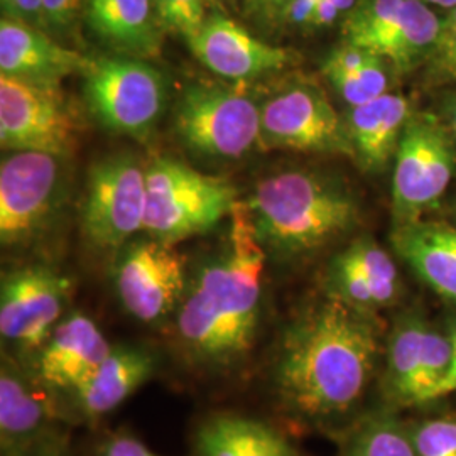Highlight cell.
Wrapping results in <instances>:
<instances>
[{
	"label": "cell",
	"mask_w": 456,
	"mask_h": 456,
	"mask_svg": "<svg viewBox=\"0 0 456 456\" xmlns=\"http://www.w3.org/2000/svg\"><path fill=\"white\" fill-rule=\"evenodd\" d=\"M342 12L335 7V4L333 2H330V0H318V4H316V9H314V12H313V16H311L310 24L311 28H326V26H331L338 16H340Z\"/></svg>",
	"instance_id": "cell-39"
},
{
	"label": "cell",
	"mask_w": 456,
	"mask_h": 456,
	"mask_svg": "<svg viewBox=\"0 0 456 456\" xmlns=\"http://www.w3.org/2000/svg\"><path fill=\"white\" fill-rule=\"evenodd\" d=\"M92 60L75 49L61 46L51 34L31 24L2 17L0 73L36 82L61 83L85 73Z\"/></svg>",
	"instance_id": "cell-18"
},
{
	"label": "cell",
	"mask_w": 456,
	"mask_h": 456,
	"mask_svg": "<svg viewBox=\"0 0 456 456\" xmlns=\"http://www.w3.org/2000/svg\"><path fill=\"white\" fill-rule=\"evenodd\" d=\"M0 5L2 17L26 22L46 31L43 19V0H0Z\"/></svg>",
	"instance_id": "cell-34"
},
{
	"label": "cell",
	"mask_w": 456,
	"mask_h": 456,
	"mask_svg": "<svg viewBox=\"0 0 456 456\" xmlns=\"http://www.w3.org/2000/svg\"><path fill=\"white\" fill-rule=\"evenodd\" d=\"M448 337H450L452 348H453L452 365H450L448 374L441 380L440 386L436 387V391L433 394V401H436V399H440V397H444V395H448V394H452V392H456V323L450 328ZM433 401H431V403H433Z\"/></svg>",
	"instance_id": "cell-38"
},
{
	"label": "cell",
	"mask_w": 456,
	"mask_h": 456,
	"mask_svg": "<svg viewBox=\"0 0 456 456\" xmlns=\"http://www.w3.org/2000/svg\"><path fill=\"white\" fill-rule=\"evenodd\" d=\"M265 250L244 201L230 215L224 247L188 276L175 314L183 360L207 375L242 370L259 338Z\"/></svg>",
	"instance_id": "cell-2"
},
{
	"label": "cell",
	"mask_w": 456,
	"mask_h": 456,
	"mask_svg": "<svg viewBox=\"0 0 456 456\" xmlns=\"http://www.w3.org/2000/svg\"><path fill=\"white\" fill-rule=\"evenodd\" d=\"M63 171L58 156L9 151L0 164V240L12 247L33 240L58 210Z\"/></svg>",
	"instance_id": "cell-12"
},
{
	"label": "cell",
	"mask_w": 456,
	"mask_h": 456,
	"mask_svg": "<svg viewBox=\"0 0 456 456\" xmlns=\"http://www.w3.org/2000/svg\"><path fill=\"white\" fill-rule=\"evenodd\" d=\"M200 63L228 80H254L294 63V54L254 37L224 14L207 16L188 43Z\"/></svg>",
	"instance_id": "cell-16"
},
{
	"label": "cell",
	"mask_w": 456,
	"mask_h": 456,
	"mask_svg": "<svg viewBox=\"0 0 456 456\" xmlns=\"http://www.w3.org/2000/svg\"><path fill=\"white\" fill-rule=\"evenodd\" d=\"M58 399L33 374V370L2 350L0 357V452L16 456L34 443L56 433L61 419Z\"/></svg>",
	"instance_id": "cell-14"
},
{
	"label": "cell",
	"mask_w": 456,
	"mask_h": 456,
	"mask_svg": "<svg viewBox=\"0 0 456 456\" xmlns=\"http://www.w3.org/2000/svg\"><path fill=\"white\" fill-rule=\"evenodd\" d=\"M403 4L404 0H359L343 20L345 43L379 56Z\"/></svg>",
	"instance_id": "cell-25"
},
{
	"label": "cell",
	"mask_w": 456,
	"mask_h": 456,
	"mask_svg": "<svg viewBox=\"0 0 456 456\" xmlns=\"http://www.w3.org/2000/svg\"><path fill=\"white\" fill-rule=\"evenodd\" d=\"M112 345L95 322L80 311L68 313L29 369L56 397H68L110 354Z\"/></svg>",
	"instance_id": "cell-15"
},
{
	"label": "cell",
	"mask_w": 456,
	"mask_h": 456,
	"mask_svg": "<svg viewBox=\"0 0 456 456\" xmlns=\"http://www.w3.org/2000/svg\"><path fill=\"white\" fill-rule=\"evenodd\" d=\"M254 233L281 259L306 256L355 225L359 208L342 184L310 171L262 180L244 201Z\"/></svg>",
	"instance_id": "cell-3"
},
{
	"label": "cell",
	"mask_w": 456,
	"mask_h": 456,
	"mask_svg": "<svg viewBox=\"0 0 456 456\" xmlns=\"http://www.w3.org/2000/svg\"><path fill=\"white\" fill-rule=\"evenodd\" d=\"M453 348L448 335L426 325L423 335V354L416 382V406L433 401V394L446 377L452 365Z\"/></svg>",
	"instance_id": "cell-28"
},
{
	"label": "cell",
	"mask_w": 456,
	"mask_h": 456,
	"mask_svg": "<svg viewBox=\"0 0 456 456\" xmlns=\"http://www.w3.org/2000/svg\"><path fill=\"white\" fill-rule=\"evenodd\" d=\"M186 259L176 245L147 237L117 250L115 293L124 310L146 325L176 314L188 286Z\"/></svg>",
	"instance_id": "cell-11"
},
{
	"label": "cell",
	"mask_w": 456,
	"mask_h": 456,
	"mask_svg": "<svg viewBox=\"0 0 456 456\" xmlns=\"http://www.w3.org/2000/svg\"><path fill=\"white\" fill-rule=\"evenodd\" d=\"M408 100L386 94L350 107L345 118L354 156L369 171H380L399 146L409 120Z\"/></svg>",
	"instance_id": "cell-20"
},
{
	"label": "cell",
	"mask_w": 456,
	"mask_h": 456,
	"mask_svg": "<svg viewBox=\"0 0 456 456\" xmlns=\"http://www.w3.org/2000/svg\"><path fill=\"white\" fill-rule=\"evenodd\" d=\"M175 129L198 154L239 159L259 144L261 107L239 92L195 83L176 103Z\"/></svg>",
	"instance_id": "cell-7"
},
{
	"label": "cell",
	"mask_w": 456,
	"mask_h": 456,
	"mask_svg": "<svg viewBox=\"0 0 456 456\" xmlns=\"http://www.w3.org/2000/svg\"><path fill=\"white\" fill-rule=\"evenodd\" d=\"M86 0H43V19L46 33H68L77 19L85 12Z\"/></svg>",
	"instance_id": "cell-32"
},
{
	"label": "cell",
	"mask_w": 456,
	"mask_h": 456,
	"mask_svg": "<svg viewBox=\"0 0 456 456\" xmlns=\"http://www.w3.org/2000/svg\"><path fill=\"white\" fill-rule=\"evenodd\" d=\"M426 4H433L438 7H444V9H455L456 0H423Z\"/></svg>",
	"instance_id": "cell-41"
},
{
	"label": "cell",
	"mask_w": 456,
	"mask_h": 456,
	"mask_svg": "<svg viewBox=\"0 0 456 456\" xmlns=\"http://www.w3.org/2000/svg\"><path fill=\"white\" fill-rule=\"evenodd\" d=\"M94 456H161L129 433H114L98 443Z\"/></svg>",
	"instance_id": "cell-33"
},
{
	"label": "cell",
	"mask_w": 456,
	"mask_h": 456,
	"mask_svg": "<svg viewBox=\"0 0 456 456\" xmlns=\"http://www.w3.org/2000/svg\"><path fill=\"white\" fill-rule=\"evenodd\" d=\"M342 456H418L411 428L391 414H375L360 424Z\"/></svg>",
	"instance_id": "cell-26"
},
{
	"label": "cell",
	"mask_w": 456,
	"mask_h": 456,
	"mask_svg": "<svg viewBox=\"0 0 456 456\" xmlns=\"http://www.w3.org/2000/svg\"><path fill=\"white\" fill-rule=\"evenodd\" d=\"M146 167L131 154L98 161L88 175L83 198L82 228L86 240L102 250H120L144 232Z\"/></svg>",
	"instance_id": "cell-9"
},
{
	"label": "cell",
	"mask_w": 456,
	"mask_h": 456,
	"mask_svg": "<svg viewBox=\"0 0 456 456\" xmlns=\"http://www.w3.org/2000/svg\"><path fill=\"white\" fill-rule=\"evenodd\" d=\"M146 175L144 233L164 244L178 245L207 233L239 203L230 181L198 173L171 158L154 159Z\"/></svg>",
	"instance_id": "cell-4"
},
{
	"label": "cell",
	"mask_w": 456,
	"mask_h": 456,
	"mask_svg": "<svg viewBox=\"0 0 456 456\" xmlns=\"http://www.w3.org/2000/svg\"><path fill=\"white\" fill-rule=\"evenodd\" d=\"M83 95L90 112L114 134L146 139L161 118L167 86L163 73L146 60L103 56L83 73Z\"/></svg>",
	"instance_id": "cell-5"
},
{
	"label": "cell",
	"mask_w": 456,
	"mask_h": 456,
	"mask_svg": "<svg viewBox=\"0 0 456 456\" xmlns=\"http://www.w3.org/2000/svg\"><path fill=\"white\" fill-rule=\"evenodd\" d=\"M193 456H299L293 443L261 419L220 412L196 428Z\"/></svg>",
	"instance_id": "cell-22"
},
{
	"label": "cell",
	"mask_w": 456,
	"mask_h": 456,
	"mask_svg": "<svg viewBox=\"0 0 456 456\" xmlns=\"http://www.w3.org/2000/svg\"><path fill=\"white\" fill-rule=\"evenodd\" d=\"M259 146L354 156L345 120L313 85L288 86L262 103Z\"/></svg>",
	"instance_id": "cell-13"
},
{
	"label": "cell",
	"mask_w": 456,
	"mask_h": 456,
	"mask_svg": "<svg viewBox=\"0 0 456 456\" xmlns=\"http://www.w3.org/2000/svg\"><path fill=\"white\" fill-rule=\"evenodd\" d=\"M85 19L118 54L154 58L163 43V24L154 0H86Z\"/></svg>",
	"instance_id": "cell-19"
},
{
	"label": "cell",
	"mask_w": 456,
	"mask_h": 456,
	"mask_svg": "<svg viewBox=\"0 0 456 456\" xmlns=\"http://www.w3.org/2000/svg\"><path fill=\"white\" fill-rule=\"evenodd\" d=\"M429 60L436 77L456 82V7L441 20L440 34Z\"/></svg>",
	"instance_id": "cell-31"
},
{
	"label": "cell",
	"mask_w": 456,
	"mask_h": 456,
	"mask_svg": "<svg viewBox=\"0 0 456 456\" xmlns=\"http://www.w3.org/2000/svg\"><path fill=\"white\" fill-rule=\"evenodd\" d=\"M418 456H456V418L428 419L411 428Z\"/></svg>",
	"instance_id": "cell-30"
},
{
	"label": "cell",
	"mask_w": 456,
	"mask_h": 456,
	"mask_svg": "<svg viewBox=\"0 0 456 456\" xmlns=\"http://www.w3.org/2000/svg\"><path fill=\"white\" fill-rule=\"evenodd\" d=\"M80 118L61 83L0 75V144L7 151H39L58 158L78 139Z\"/></svg>",
	"instance_id": "cell-8"
},
{
	"label": "cell",
	"mask_w": 456,
	"mask_h": 456,
	"mask_svg": "<svg viewBox=\"0 0 456 456\" xmlns=\"http://www.w3.org/2000/svg\"><path fill=\"white\" fill-rule=\"evenodd\" d=\"M455 147L433 115L409 117L395 151L394 212L401 224L418 222L446 193L455 173ZM399 224V225H401Z\"/></svg>",
	"instance_id": "cell-10"
},
{
	"label": "cell",
	"mask_w": 456,
	"mask_h": 456,
	"mask_svg": "<svg viewBox=\"0 0 456 456\" xmlns=\"http://www.w3.org/2000/svg\"><path fill=\"white\" fill-rule=\"evenodd\" d=\"M159 357L144 345H112L110 354L71 392L66 401L85 421H98L120 408L149 382Z\"/></svg>",
	"instance_id": "cell-17"
},
{
	"label": "cell",
	"mask_w": 456,
	"mask_h": 456,
	"mask_svg": "<svg viewBox=\"0 0 456 456\" xmlns=\"http://www.w3.org/2000/svg\"><path fill=\"white\" fill-rule=\"evenodd\" d=\"M441 20L423 0H404L397 20L387 34L379 56L395 69H409L429 56L440 34Z\"/></svg>",
	"instance_id": "cell-24"
},
{
	"label": "cell",
	"mask_w": 456,
	"mask_h": 456,
	"mask_svg": "<svg viewBox=\"0 0 456 456\" xmlns=\"http://www.w3.org/2000/svg\"><path fill=\"white\" fill-rule=\"evenodd\" d=\"M426 325L414 314L395 322L387 343L384 392L394 404L416 406V382L423 354Z\"/></svg>",
	"instance_id": "cell-23"
},
{
	"label": "cell",
	"mask_w": 456,
	"mask_h": 456,
	"mask_svg": "<svg viewBox=\"0 0 456 456\" xmlns=\"http://www.w3.org/2000/svg\"><path fill=\"white\" fill-rule=\"evenodd\" d=\"M291 0H245L247 11L254 16L264 17V19H273V17H281L284 7Z\"/></svg>",
	"instance_id": "cell-37"
},
{
	"label": "cell",
	"mask_w": 456,
	"mask_h": 456,
	"mask_svg": "<svg viewBox=\"0 0 456 456\" xmlns=\"http://www.w3.org/2000/svg\"><path fill=\"white\" fill-rule=\"evenodd\" d=\"M450 117H452V126H453V132H455L456 135V102L453 103V107H452V114H450Z\"/></svg>",
	"instance_id": "cell-42"
},
{
	"label": "cell",
	"mask_w": 456,
	"mask_h": 456,
	"mask_svg": "<svg viewBox=\"0 0 456 456\" xmlns=\"http://www.w3.org/2000/svg\"><path fill=\"white\" fill-rule=\"evenodd\" d=\"M316 4L318 0H291L284 7L281 19L291 26H308Z\"/></svg>",
	"instance_id": "cell-36"
},
{
	"label": "cell",
	"mask_w": 456,
	"mask_h": 456,
	"mask_svg": "<svg viewBox=\"0 0 456 456\" xmlns=\"http://www.w3.org/2000/svg\"><path fill=\"white\" fill-rule=\"evenodd\" d=\"M71 281L45 264H31L2 274L0 335L5 352L31 365L65 318Z\"/></svg>",
	"instance_id": "cell-6"
},
{
	"label": "cell",
	"mask_w": 456,
	"mask_h": 456,
	"mask_svg": "<svg viewBox=\"0 0 456 456\" xmlns=\"http://www.w3.org/2000/svg\"><path fill=\"white\" fill-rule=\"evenodd\" d=\"M392 244L429 288L456 305V227L419 220L401 224Z\"/></svg>",
	"instance_id": "cell-21"
},
{
	"label": "cell",
	"mask_w": 456,
	"mask_h": 456,
	"mask_svg": "<svg viewBox=\"0 0 456 456\" xmlns=\"http://www.w3.org/2000/svg\"><path fill=\"white\" fill-rule=\"evenodd\" d=\"M335 4V7L340 11V12H350L354 9V5L357 4V0H330Z\"/></svg>",
	"instance_id": "cell-40"
},
{
	"label": "cell",
	"mask_w": 456,
	"mask_h": 456,
	"mask_svg": "<svg viewBox=\"0 0 456 456\" xmlns=\"http://www.w3.org/2000/svg\"><path fill=\"white\" fill-rule=\"evenodd\" d=\"M379 331L369 313L331 296L282 333L269 367L279 408L303 423L342 419L359 406L374 374Z\"/></svg>",
	"instance_id": "cell-1"
},
{
	"label": "cell",
	"mask_w": 456,
	"mask_h": 456,
	"mask_svg": "<svg viewBox=\"0 0 456 456\" xmlns=\"http://www.w3.org/2000/svg\"><path fill=\"white\" fill-rule=\"evenodd\" d=\"M164 31L180 34L190 43L201 29L207 14L203 0H154Z\"/></svg>",
	"instance_id": "cell-29"
},
{
	"label": "cell",
	"mask_w": 456,
	"mask_h": 456,
	"mask_svg": "<svg viewBox=\"0 0 456 456\" xmlns=\"http://www.w3.org/2000/svg\"><path fill=\"white\" fill-rule=\"evenodd\" d=\"M338 257L369 279L375 306L394 301L397 296V269L391 256L380 245L372 239H359Z\"/></svg>",
	"instance_id": "cell-27"
},
{
	"label": "cell",
	"mask_w": 456,
	"mask_h": 456,
	"mask_svg": "<svg viewBox=\"0 0 456 456\" xmlns=\"http://www.w3.org/2000/svg\"><path fill=\"white\" fill-rule=\"evenodd\" d=\"M16 456H71V452L66 441L61 438V435L56 431L34 443L33 446L17 453Z\"/></svg>",
	"instance_id": "cell-35"
}]
</instances>
